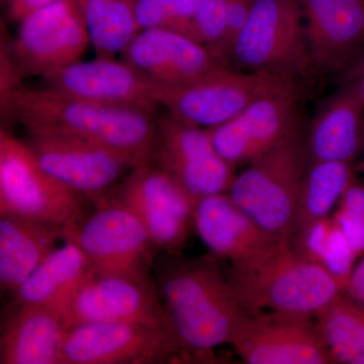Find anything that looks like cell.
Listing matches in <instances>:
<instances>
[{
    "instance_id": "cell-1",
    "label": "cell",
    "mask_w": 364,
    "mask_h": 364,
    "mask_svg": "<svg viewBox=\"0 0 364 364\" xmlns=\"http://www.w3.org/2000/svg\"><path fill=\"white\" fill-rule=\"evenodd\" d=\"M155 284L170 330L191 359H210L215 347L230 344L250 313L210 257L167 261Z\"/></svg>"
},
{
    "instance_id": "cell-2",
    "label": "cell",
    "mask_w": 364,
    "mask_h": 364,
    "mask_svg": "<svg viewBox=\"0 0 364 364\" xmlns=\"http://www.w3.org/2000/svg\"><path fill=\"white\" fill-rule=\"evenodd\" d=\"M157 119L153 112L87 102L49 86L21 87L13 109V121L28 133L77 136L112 151L130 169L153 164Z\"/></svg>"
},
{
    "instance_id": "cell-3",
    "label": "cell",
    "mask_w": 364,
    "mask_h": 364,
    "mask_svg": "<svg viewBox=\"0 0 364 364\" xmlns=\"http://www.w3.org/2000/svg\"><path fill=\"white\" fill-rule=\"evenodd\" d=\"M250 312L274 311L315 317L344 293L334 277L306 259L289 241L231 262L227 274Z\"/></svg>"
},
{
    "instance_id": "cell-4",
    "label": "cell",
    "mask_w": 364,
    "mask_h": 364,
    "mask_svg": "<svg viewBox=\"0 0 364 364\" xmlns=\"http://www.w3.org/2000/svg\"><path fill=\"white\" fill-rule=\"evenodd\" d=\"M309 162L306 134L299 124L236 174L228 193L263 231L277 240L289 241Z\"/></svg>"
},
{
    "instance_id": "cell-5",
    "label": "cell",
    "mask_w": 364,
    "mask_h": 364,
    "mask_svg": "<svg viewBox=\"0 0 364 364\" xmlns=\"http://www.w3.org/2000/svg\"><path fill=\"white\" fill-rule=\"evenodd\" d=\"M98 198L93 212L62 229V238L83 251L97 274L150 277L158 249L145 227L117 198Z\"/></svg>"
},
{
    "instance_id": "cell-6",
    "label": "cell",
    "mask_w": 364,
    "mask_h": 364,
    "mask_svg": "<svg viewBox=\"0 0 364 364\" xmlns=\"http://www.w3.org/2000/svg\"><path fill=\"white\" fill-rule=\"evenodd\" d=\"M294 78L272 72H242L226 65L205 77L176 86L155 85L158 107L183 123L210 129L240 114L258 98Z\"/></svg>"
},
{
    "instance_id": "cell-7",
    "label": "cell",
    "mask_w": 364,
    "mask_h": 364,
    "mask_svg": "<svg viewBox=\"0 0 364 364\" xmlns=\"http://www.w3.org/2000/svg\"><path fill=\"white\" fill-rule=\"evenodd\" d=\"M230 58L247 71L305 74L313 65L299 0H255Z\"/></svg>"
},
{
    "instance_id": "cell-8",
    "label": "cell",
    "mask_w": 364,
    "mask_h": 364,
    "mask_svg": "<svg viewBox=\"0 0 364 364\" xmlns=\"http://www.w3.org/2000/svg\"><path fill=\"white\" fill-rule=\"evenodd\" d=\"M168 327L132 322L92 323L67 332L63 364H153L188 360Z\"/></svg>"
},
{
    "instance_id": "cell-9",
    "label": "cell",
    "mask_w": 364,
    "mask_h": 364,
    "mask_svg": "<svg viewBox=\"0 0 364 364\" xmlns=\"http://www.w3.org/2000/svg\"><path fill=\"white\" fill-rule=\"evenodd\" d=\"M83 198L50 176L26 142L9 136L0 160V212L63 229L82 214Z\"/></svg>"
},
{
    "instance_id": "cell-10",
    "label": "cell",
    "mask_w": 364,
    "mask_h": 364,
    "mask_svg": "<svg viewBox=\"0 0 364 364\" xmlns=\"http://www.w3.org/2000/svg\"><path fill=\"white\" fill-rule=\"evenodd\" d=\"M68 329L92 323L132 322L168 327L151 277L91 272L59 311Z\"/></svg>"
},
{
    "instance_id": "cell-11",
    "label": "cell",
    "mask_w": 364,
    "mask_h": 364,
    "mask_svg": "<svg viewBox=\"0 0 364 364\" xmlns=\"http://www.w3.org/2000/svg\"><path fill=\"white\" fill-rule=\"evenodd\" d=\"M153 165L174 179L193 202L229 191L236 168L215 149L207 129L169 114L158 117Z\"/></svg>"
},
{
    "instance_id": "cell-12",
    "label": "cell",
    "mask_w": 364,
    "mask_h": 364,
    "mask_svg": "<svg viewBox=\"0 0 364 364\" xmlns=\"http://www.w3.org/2000/svg\"><path fill=\"white\" fill-rule=\"evenodd\" d=\"M229 345L249 364L334 363L315 318L301 314L250 312Z\"/></svg>"
},
{
    "instance_id": "cell-13",
    "label": "cell",
    "mask_w": 364,
    "mask_h": 364,
    "mask_svg": "<svg viewBox=\"0 0 364 364\" xmlns=\"http://www.w3.org/2000/svg\"><path fill=\"white\" fill-rule=\"evenodd\" d=\"M131 170L116 198L140 220L157 249L178 253L193 229L195 202L155 165Z\"/></svg>"
},
{
    "instance_id": "cell-14",
    "label": "cell",
    "mask_w": 364,
    "mask_h": 364,
    "mask_svg": "<svg viewBox=\"0 0 364 364\" xmlns=\"http://www.w3.org/2000/svg\"><path fill=\"white\" fill-rule=\"evenodd\" d=\"M14 51L23 74L42 76L80 60L90 45L76 0H60L20 21Z\"/></svg>"
},
{
    "instance_id": "cell-15",
    "label": "cell",
    "mask_w": 364,
    "mask_h": 364,
    "mask_svg": "<svg viewBox=\"0 0 364 364\" xmlns=\"http://www.w3.org/2000/svg\"><path fill=\"white\" fill-rule=\"evenodd\" d=\"M294 81L253 102L240 114L208 129L215 149L236 168L272 149L299 124Z\"/></svg>"
},
{
    "instance_id": "cell-16",
    "label": "cell",
    "mask_w": 364,
    "mask_h": 364,
    "mask_svg": "<svg viewBox=\"0 0 364 364\" xmlns=\"http://www.w3.org/2000/svg\"><path fill=\"white\" fill-rule=\"evenodd\" d=\"M28 134L26 145L40 166L83 198L105 196L130 169L112 151L77 136L50 132Z\"/></svg>"
},
{
    "instance_id": "cell-17",
    "label": "cell",
    "mask_w": 364,
    "mask_h": 364,
    "mask_svg": "<svg viewBox=\"0 0 364 364\" xmlns=\"http://www.w3.org/2000/svg\"><path fill=\"white\" fill-rule=\"evenodd\" d=\"M44 79L53 90L87 102L153 112L159 107L154 83L123 59L78 60Z\"/></svg>"
},
{
    "instance_id": "cell-18",
    "label": "cell",
    "mask_w": 364,
    "mask_h": 364,
    "mask_svg": "<svg viewBox=\"0 0 364 364\" xmlns=\"http://www.w3.org/2000/svg\"><path fill=\"white\" fill-rule=\"evenodd\" d=\"M121 55L145 77L163 86L193 82L225 65L207 46L169 28L140 31Z\"/></svg>"
},
{
    "instance_id": "cell-19",
    "label": "cell",
    "mask_w": 364,
    "mask_h": 364,
    "mask_svg": "<svg viewBox=\"0 0 364 364\" xmlns=\"http://www.w3.org/2000/svg\"><path fill=\"white\" fill-rule=\"evenodd\" d=\"M313 67L342 72L364 48V0H299Z\"/></svg>"
},
{
    "instance_id": "cell-20",
    "label": "cell",
    "mask_w": 364,
    "mask_h": 364,
    "mask_svg": "<svg viewBox=\"0 0 364 364\" xmlns=\"http://www.w3.org/2000/svg\"><path fill=\"white\" fill-rule=\"evenodd\" d=\"M343 85L325 102L306 134L310 162L351 163L364 144L363 80Z\"/></svg>"
},
{
    "instance_id": "cell-21",
    "label": "cell",
    "mask_w": 364,
    "mask_h": 364,
    "mask_svg": "<svg viewBox=\"0 0 364 364\" xmlns=\"http://www.w3.org/2000/svg\"><path fill=\"white\" fill-rule=\"evenodd\" d=\"M193 229L213 255L230 262L279 241L263 231L228 193L196 200Z\"/></svg>"
},
{
    "instance_id": "cell-22",
    "label": "cell",
    "mask_w": 364,
    "mask_h": 364,
    "mask_svg": "<svg viewBox=\"0 0 364 364\" xmlns=\"http://www.w3.org/2000/svg\"><path fill=\"white\" fill-rule=\"evenodd\" d=\"M68 330L55 309L16 306L0 334V363L63 364Z\"/></svg>"
},
{
    "instance_id": "cell-23",
    "label": "cell",
    "mask_w": 364,
    "mask_h": 364,
    "mask_svg": "<svg viewBox=\"0 0 364 364\" xmlns=\"http://www.w3.org/2000/svg\"><path fill=\"white\" fill-rule=\"evenodd\" d=\"M59 238L61 227L0 212V291L14 294Z\"/></svg>"
},
{
    "instance_id": "cell-24",
    "label": "cell",
    "mask_w": 364,
    "mask_h": 364,
    "mask_svg": "<svg viewBox=\"0 0 364 364\" xmlns=\"http://www.w3.org/2000/svg\"><path fill=\"white\" fill-rule=\"evenodd\" d=\"M91 272L83 251L74 242L65 240L63 245L53 249L14 291V306H45L59 312Z\"/></svg>"
},
{
    "instance_id": "cell-25",
    "label": "cell",
    "mask_w": 364,
    "mask_h": 364,
    "mask_svg": "<svg viewBox=\"0 0 364 364\" xmlns=\"http://www.w3.org/2000/svg\"><path fill=\"white\" fill-rule=\"evenodd\" d=\"M353 181L351 163L309 162L299 189L291 239L314 223L331 215Z\"/></svg>"
},
{
    "instance_id": "cell-26",
    "label": "cell",
    "mask_w": 364,
    "mask_h": 364,
    "mask_svg": "<svg viewBox=\"0 0 364 364\" xmlns=\"http://www.w3.org/2000/svg\"><path fill=\"white\" fill-rule=\"evenodd\" d=\"M77 4L97 57L114 58L140 32L135 0H79Z\"/></svg>"
},
{
    "instance_id": "cell-27",
    "label": "cell",
    "mask_w": 364,
    "mask_h": 364,
    "mask_svg": "<svg viewBox=\"0 0 364 364\" xmlns=\"http://www.w3.org/2000/svg\"><path fill=\"white\" fill-rule=\"evenodd\" d=\"M314 318L333 363L364 364V305L342 293Z\"/></svg>"
},
{
    "instance_id": "cell-28",
    "label": "cell",
    "mask_w": 364,
    "mask_h": 364,
    "mask_svg": "<svg viewBox=\"0 0 364 364\" xmlns=\"http://www.w3.org/2000/svg\"><path fill=\"white\" fill-rule=\"evenodd\" d=\"M289 242L306 259L331 273L345 291L358 256L332 215L314 223Z\"/></svg>"
},
{
    "instance_id": "cell-29",
    "label": "cell",
    "mask_w": 364,
    "mask_h": 364,
    "mask_svg": "<svg viewBox=\"0 0 364 364\" xmlns=\"http://www.w3.org/2000/svg\"><path fill=\"white\" fill-rule=\"evenodd\" d=\"M332 217L355 255H364V184L352 182Z\"/></svg>"
},
{
    "instance_id": "cell-30",
    "label": "cell",
    "mask_w": 364,
    "mask_h": 364,
    "mask_svg": "<svg viewBox=\"0 0 364 364\" xmlns=\"http://www.w3.org/2000/svg\"><path fill=\"white\" fill-rule=\"evenodd\" d=\"M23 72L14 51V40L0 21V123L13 121L14 98L23 87Z\"/></svg>"
},
{
    "instance_id": "cell-31",
    "label": "cell",
    "mask_w": 364,
    "mask_h": 364,
    "mask_svg": "<svg viewBox=\"0 0 364 364\" xmlns=\"http://www.w3.org/2000/svg\"><path fill=\"white\" fill-rule=\"evenodd\" d=\"M226 7L227 0H193L198 40L217 58L226 28Z\"/></svg>"
},
{
    "instance_id": "cell-32",
    "label": "cell",
    "mask_w": 364,
    "mask_h": 364,
    "mask_svg": "<svg viewBox=\"0 0 364 364\" xmlns=\"http://www.w3.org/2000/svg\"><path fill=\"white\" fill-rule=\"evenodd\" d=\"M254 1L255 0H227L226 28L218 53V58L223 64L230 58L235 41L247 21Z\"/></svg>"
},
{
    "instance_id": "cell-33",
    "label": "cell",
    "mask_w": 364,
    "mask_h": 364,
    "mask_svg": "<svg viewBox=\"0 0 364 364\" xmlns=\"http://www.w3.org/2000/svg\"><path fill=\"white\" fill-rule=\"evenodd\" d=\"M135 16L140 31L173 30L171 0H135Z\"/></svg>"
},
{
    "instance_id": "cell-34",
    "label": "cell",
    "mask_w": 364,
    "mask_h": 364,
    "mask_svg": "<svg viewBox=\"0 0 364 364\" xmlns=\"http://www.w3.org/2000/svg\"><path fill=\"white\" fill-rule=\"evenodd\" d=\"M173 31L200 42L196 33L193 0H171Z\"/></svg>"
},
{
    "instance_id": "cell-35",
    "label": "cell",
    "mask_w": 364,
    "mask_h": 364,
    "mask_svg": "<svg viewBox=\"0 0 364 364\" xmlns=\"http://www.w3.org/2000/svg\"><path fill=\"white\" fill-rule=\"evenodd\" d=\"M344 294L350 296L352 299L364 305V255L356 263L348 280Z\"/></svg>"
},
{
    "instance_id": "cell-36",
    "label": "cell",
    "mask_w": 364,
    "mask_h": 364,
    "mask_svg": "<svg viewBox=\"0 0 364 364\" xmlns=\"http://www.w3.org/2000/svg\"><path fill=\"white\" fill-rule=\"evenodd\" d=\"M60 0H9V16L20 21L26 14Z\"/></svg>"
},
{
    "instance_id": "cell-37",
    "label": "cell",
    "mask_w": 364,
    "mask_h": 364,
    "mask_svg": "<svg viewBox=\"0 0 364 364\" xmlns=\"http://www.w3.org/2000/svg\"><path fill=\"white\" fill-rule=\"evenodd\" d=\"M342 82L364 80V48L341 73Z\"/></svg>"
},
{
    "instance_id": "cell-38",
    "label": "cell",
    "mask_w": 364,
    "mask_h": 364,
    "mask_svg": "<svg viewBox=\"0 0 364 364\" xmlns=\"http://www.w3.org/2000/svg\"><path fill=\"white\" fill-rule=\"evenodd\" d=\"M9 136V134L4 131V129L2 128L1 123H0V160H1L2 154H4V147H6Z\"/></svg>"
},
{
    "instance_id": "cell-39",
    "label": "cell",
    "mask_w": 364,
    "mask_h": 364,
    "mask_svg": "<svg viewBox=\"0 0 364 364\" xmlns=\"http://www.w3.org/2000/svg\"><path fill=\"white\" fill-rule=\"evenodd\" d=\"M363 93H364V80H363Z\"/></svg>"
},
{
    "instance_id": "cell-40",
    "label": "cell",
    "mask_w": 364,
    "mask_h": 364,
    "mask_svg": "<svg viewBox=\"0 0 364 364\" xmlns=\"http://www.w3.org/2000/svg\"><path fill=\"white\" fill-rule=\"evenodd\" d=\"M76 1H79V0H76Z\"/></svg>"
},
{
    "instance_id": "cell-41",
    "label": "cell",
    "mask_w": 364,
    "mask_h": 364,
    "mask_svg": "<svg viewBox=\"0 0 364 364\" xmlns=\"http://www.w3.org/2000/svg\"><path fill=\"white\" fill-rule=\"evenodd\" d=\"M363 166H364V165H363Z\"/></svg>"
}]
</instances>
